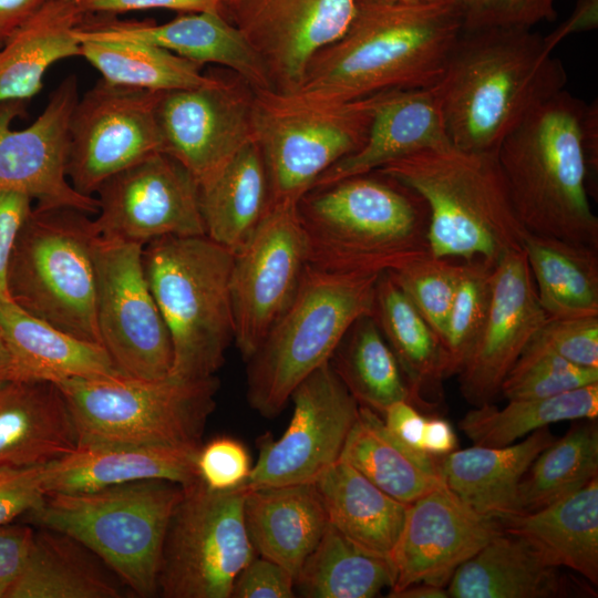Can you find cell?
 <instances>
[{"mask_svg": "<svg viewBox=\"0 0 598 598\" xmlns=\"http://www.w3.org/2000/svg\"><path fill=\"white\" fill-rule=\"evenodd\" d=\"M34 529L28 525L0 526V598L7 595L20 575L32 543Z\"/></svg>", "mask_w": 598, "mask_h": 598, "instance_id": "53", "label": "cell"}, {"mask_svg": "<svg viewBox=\"0 0 598 598\" xmlns=\"http://www.w3.org/2000/svg\"><path fill=\"white\" fill-rule=\"evenodd\" d=\"M530 542L551 565L598 584V477L535 512L498 520Z\"/></svg>", "mask_w": 598, "mask_h": 598, "instance_id": "31", "label": "cell"}, {"mask_svg": "<svg viewBox=\"0 0 598 598\" xmlns=\"http://www.w3.org/2000/svg\"><path fill=\"white\" fill-rule=\"evenodd\" d=\"M463 269L464 262L430 254L388 272L441 342Z\"/></svg>", "mask_w": 598, "mask_h": 598, "instance_id": "46", "label": "cell"}, {"mask_svg": "<svg viewBox=\"0 0 598 598\" xmlns=\"http://www.w3.org/2000/svg\"><path fill=\"white\" fill-rule=\"evenodd\" d=\"M598 382V368L577 365L530 340L505 377L507 400L543 399Z\"/></svg>", "mask_w": 598, "mask_h": 598, "instance_id": "45", "label": "cell"}, {"mask_svg": "<svg viewBox=\"0 0 598 598\" xmlns=\"http://www.w3.org/2000/svg\"><path fill=\"white\" fill-rule=\"evenodd\" d=\"M375 96L329 102L252 91L255 141L268 172L270 204H297L326 171L363 145Z\"/></svg>", "mask_w": 598, "mask_h": 598, "instance_id": "11", "label": "cell"}, {"mask_svg": "<svg viewBox=\"0 0 598 598\" xmlns=\"http://www.w3.org/2000/svg\"><path fill=\"white\" fill-rule=\"evenodd\" d=\"M84 13H122L146 9H172L184 12L219 10L217 0H75Z\"/></svg>", "mask_w": 598, "mask_h": 598, "instance_id": "54", "label": "cell"}, {"mask_svg": "<svg viewBox=\"0 0 598 598\" xmlns=\"http://www.w3.org/2000/svg\"><path fill=\"white\" fill-rule=\"evenodd\" d=\"M372 316L398 361L413 405H434L446 379L442 342L388 272L377 281Z\"/></svg>", "mask_w": 598, "mask_h": 598, "instance_id": "34", "label": "cell"}, {"mask_svg": "<svg viewBox=\"0 0 598 598\" xmlns=\"http://www.w3.org/2000/svg\"><path fill=\"white\" fill-rule=\"evenodd\" d=\"M358 0H233L221 8L261 58L272 90L296 92L312 58L349 27Z\"/></svg>", "mask_w": 598, "mask_h": 598, "instance_id": "20", "label": "cell"}, {"mask_svg": "<svg viewBox=\"0 0 598 598\" xmlns=\"http://www.w3.org/2000/svg\"><path fill=\"white\" fill-rule=\"evenodd\" d=\"M598 25V0H577L575 9L555 31L544 40L550 50L565 38L596 29Z\"/></svg>", "mask_w": 598, "mask_h": 598, "instance_id": "56", "label": "cell"}, {"mask_svg": "<svg viewBox=\"0 0 598 598\" xmlns=\"http://www.w3.org/2000/svg\"><path fill=\"white\" fill-rule=\"evenodd\" d=\"M571 585L526 538L503 530L453 574V598H555L571 594Z\"/></svg>", "mask_w": 598, "mask_h": 598, "instance_id": "30", "label": "cell"}, {"mask_svg": "<svg viewBox=\"0 0 598 598\" xmlns=\"http://www.w3.org/2000/svg\"><path fill=\"white\" fill-rule=\"evenodd\" d=\"M162 93L102 79L79 97L69 123L65 165L79 193L93 196L112 175L163 152L156 121Z\"/></svg>", "mask_w": 598, "mask_h": 598, "instance_id": "14", "label": "cell"}, {"mask_svg": "<svg viewBox=\"0 0 598 598\" xmlns=\"http://www.w3.org/2000/svg\"><path fill=\"white\" fill-rule=\"evenodd\" d=\"M297 204L271 203L250 238L234 254V342L245 362L293 299L309 264Z\"/></svg>", "mask_w": 598, "mask_h": 598, "instance_id": "15", "label": "cell"}, {"mask_svg": "<svg viewBox=\"0 0 598 598\" xmlns=\"http://www.w3.org/2000/svg\"><path fill=\"white\" fill-rule=\"evenodd\" d=\"M95 556L72 537L38 527L7 598H120L118 586Z\"/></svg>", "mask_w": 598, "mask_h": 598, "instance_id": "37", "label": "cell"}, {"mask_svg": "<svg viewBox=\"0 0 598 598\" xmlns=\"http://www.w3.org/2000/svg\"><path fill=\"white\" fill-rule=\"evenodd\" d=\"M290 400L288 427L279 439L260 436L259 454L244 486L315 483L340 460L360 405L330 361L306 377Z\"/></svg>", "mask_w": 598, "mask_h": 598, "instance_id": "16", "label": "cell"}, {"mask_svg": "<svg viewBox=\"0 0 598 598\" xmlns=\"http://www.w3.org/2000/svg\"><path fill=\"white\" fill-rule=\"evenodd\" d=\"M546 319L524 251L506 254L493 268L487 317L457 374L468 403H493L505 377Z\"/></svg>", "mask_w": 598, "mask_h": 598, "instance_id": "22", "label": "cell"}, {"mask_svg": "<svg viewBox=\"0 0 598 598\" xmlns=\"http://www.w3.org/2000/svg\"><path fill=\"white\" fill-rule=\"evenodd\" d=\"M523 251L547 318L598 316V248L527 231Z\"/></svg>", "mask_w": 598, "mask_h": 598, "instance_id": "38", "label": "cell"}, {"mask_svg": "<svg viewBox=\"0 0 598 598\" xmlns=\"http://www.w3.org/2000/svg\"><path fill=\"white\" fill-rule=\"evenodd\" d=\"M598 415V382L543 399L508 400L475 406L458 422L480 446H506L534 431L560 421L594 420Z\"/></svg>", "mask_w": 598, "mask_h": 598, "instance_id": "41", "label": "cell"}, {"mask_svg": "<svg viewBox=\"0 0 598 598\" xmlns=\"http://www.w3.org/2000/svg\"><path fill=\"white\" fill-rule=\"evenodd\" d=\"M380 275L306 267L293 299L246 361V398L252 410L276 417L296 386L330 361L352 323L373 315Z\"/></svg>", "mask_w": 598, "mask_h": 598, "instance_id": "6", "label": "cell"}, {"mask_svg": "<svg viewBox=\"0 0 598 598\" xmlns=\"http://www.w3.org/2000/svg\"><path fill=\"white\" fill-rule=\"evenodd\" d=\"M164 538L157 595L230 598L237 576L256 556L244 518L247 488L183 486Z\"/></svg>", "mask_w": 598, "mask_h": 598, "instance_id": "12", "label": "cell"}, {"mask_svg": "<svg viewBox=\"0 0 598 598\" xmlns=\"http://www.w3.org/2000/svg\"><path fill=\"white\" fill-rule=\"evenodd\" d=\"M200 445H78L43 465L48 493H80L143 480H166L182 486L198 481Z\"/></svg>", "mask_w": 598, "mask_h": 598, "instance_id": "25", "label": "cell"}, {"mask_svg": "<svg viewBox=\"0 0 598 598\" xmlns=\"http://www.w3.org/2000/svg\"><path fill=\"white\" fill-rule=\"evenodd\" d=\"M557 0H454L463 30L488 28L532 29L556 18Z\"/></svg>", "mask_w": 598, "mask_h": 598, "instance_id": "47", "label": "cell"}, {"mask_svg": "<svg viewBox=\"0 0 598 598\" xmlns=\"http://www.w3.org/2000/svg\"><path fill=\"white\" fill-rule=\"evenodd\" d=\"M76 39L131 40L164 48L199 65L231 69L252 90H272L267 69L241 31L219 10L186 12L163 23H91L74 31Z\"/></svg>", "mask_w": 598, "mask_h": 598, "instance_id": "23", "label": "cell"}, {"mask_svg": "<svg viewBox=\"0 0 598 598\" xmlns=\"http://www.w3.org/2000/svg\"><path fill=\"white\" fill-rule=\"evenodd\" d=\"M295 577L281 565L254 557L237 576L230 598H293Z\"/></svg>", "mask_w": 598, "mask_h": 598, "instance_id": "51", "label": "cell"}, {"mask_svg": "<svg viewBox=\"0 0 598 598\" xmlns=\"http://www.w3.org/2000/svg\"><path fill=\"white\" fill-rule=\"evenodd\" d=\"M447 590L443 587H437L430 584H414L399 592L392 595L390 598H447Z\"/></svg>", "mask_w": 598, "mask_h": 598, "instance_id": "59", "label": "cell"}, {"mask_svg": "<svg viewBox=\"0 0 598 598\" xmlns=\"http://www.w3.org/2000/svg\"><path fill=\"white\" fill-rule=\"evenodd\" d=\"M297 212L320 270L382 274L431 254L425 200L379 172L313 188Z\"/></svg>", "mask_w": 598, "mask_h": 598, "instance_id": "3", "label": "cell"}, {"mask_svg": "<svg viewBox=\"0 0 598 598\" xmlns=\"http://www.w3.org/2000/svg\"><path fill=\"white\" fill-rule=\"evenodd\" d=\"M315 485L331 526L360 549L391 560L408 504L381 491L342 460Z\"/></svg>", "mask_w": 598, "mask_h": 598, "instance_id": "33", "label": "cell"}, {"mask_svg": "<svg viewBox=\"0 0 598 598\" xmlns=\"http://www.w3.org/2000/svg\"><path fill=\"white\" fill-rule=\"evenodd\" d=\"M183 486L143 480L80 493H48L29 512L38 527L63 533L92 551L138 597L157 595L165 534Z\"/></svg>", "mask_w": 598, "mask_h": 598, "instance_id": "8", "label": "cell"}, {"mask_svg": "<svg viewBox=\"0 0 598 598\" xmlns=\"http://www.w3.org/2000/svg\"><path fill=\"white\" fill-rule=\"evenodd\" d=\"M206 236L236 252L250 238L270 206V186L261 150L254 140L207 185L199 187Z\"/></svg>", "mask_w": 598, "mask_h": 598, "instance_id": "35", "label": "cell"}, {"mask_svg": "<svg viewBox=\"0 0 598 598\" xmlns=\"http://www.w3.org/2000/svg\"><path fill=\"white\" fill-rule=\"evenodd\" d=\"M555 439L549 426H544L519 443L453 451L441 456L439 474L464 503L501 520L518 514V485L537 455Z\"/></svg>", "mask_w": 598, "mask_h": 598, "instance_id": "29", "label": "cell"}, {"mask_svg": "<svg viewBox=\"0 0 598 598\" xmlns=\"http://www.w3.org/2000/svg\"><path fill=\"white\" fill-rule=\"evenodd\" d=\"M246 488L244 518L256 554L295 577L329 526L315 483Z\"/></svg>", "mask_w": 598, "mask_h": 598, "instance_id": "28", "label": "cell"}, {"mask_svg": "<svg viewBox=\"0 0 598 598\" xmlns=\"http://www.w3.org/2000/svg\"><path fill=\"white\" fill-rule=\"evenodd\" d=\"M163 152L184 165L199 187L255 140L252 90L216 76L204 85L163 92L156 107Z\"/></svg>", "mask_w": 598, "mask_h": 598, "instance_id": "18", "label": "cell"}, {"mask_svg": "<svg viewBox=\"0 0 598 598\" xmlns=\"http://www.w3.org/2000/svg\"><path fill=\"white\" fill-rule=\"evenodd\" d=\"M434 86L377 94L363 145L326 171L313 188L368 174L404 156L451 146Z\"/></svg>", "mask_w": 598, "mask_h": 598, "instance_id": "24", "label": "cell"}, {"mask_svg": "<svg viewBox=\"0 0 598 598\" xmlns=\"http://www.w3.org/2000/svg\"><path fill=\"white\" fill-rule=\"evenodd\" d=\"M416 192L425 200L433 256L481 259L495 266L523 250L520 224L496 154L454 146L421 151L374 171Z\"/></svg>", "mask_w": 598, "mask_h": 598, "instance_id": "5", "label": "cell"}, {"mask_svg": "<svg viewBox=\"0 0 598 598\" xmlns=\"http://www.w3.org/2000/svg\"><path fill=\"white\" fill-rule=\"evenodd\" d=\"M441 0H358V3H375V4H422L437 2Z\"/></svg>", "mask_w": 598, "mask_h": 598, "instance_id": "61", "label": "cell"}, {"mask_svg": "<svg viewBox=\"0 0 598 598\" xmlns=\"http://www.w3.org/2000/svg\"><path fill=\"white\" fill-rule=\"evenodd\" d=\"M78 445H202L220 386L216 375L69 379L56 384Z\"/></svg>", "mask_w": 598, "mask_h": 598, "instance_id": "10", "label": "cell"}, {"mask_svg": "<svg viewBox=\"0 0 598 598\" xmlns=\"http://www.w3.org/2000/svg\"><path fill=\"white\" fill-rule=\"evenodd\" d=\"M463 262V275L442 339L446 378L458 374L463 368L482 332L491 301L494 266L481 259Z\"/></svg>", "mask_w": 598, "mask_h": 598, "instance_id": "44", "label": "cell"}, {"mask_svg": "<svg viewBox=\"0 0 598 598\" xmlns=\"http://www.w3.org/2000/svg\"><path fill=\"white\" fill-rule=\"evenodd\" d=\"M456 446L455 432L446 420L437 416L425 419L422 447L426 454L441 457L455 451Z\"/></svg>", "mask_w": 598, "mask_h": 598, "instance_id": "58", "label": "cell"}, {"mask_svg": "<svg viewBox=\"0 0 598 598\" xmlns=\"http://www.w3.org/2000/svg\"><path fill=\"white\" fill-rule=\"evenodd\" d=\"M95 194L93 220L102 238L145 246L165 236H206L199 185L165 152L112 175Z\"/></svg>", "mask_w": 598, "mask_h": 598, "instance_id": "17", "label": "cell"}, {"mask_svg": "<svg viewBox=\"0 0 598 598\" xmlns=\"http://www.w3.org/2000/svg\"><path fill=\"white\" fill-rule=\"evenodd\" d=\"M390 434L405 447L424 453L422 447L423 427L426 416L408 401H398L381 414Z\"/></svg>", "mask_w": 598, "mask_h": 598, "instance_id": "55", "label": "cell"}, {"mask_svg": "<svg viewBox=\"0 0 598 598\" xmlns=\"http://www.w3.org/2000/svg\"><path fill=\"white\" fill-rule=\"evenodd\" d=\"M340 460L404 504L416 501L443 483L437 457L402 445L386 430L380 414L361 405Z\"/></svg>", "mask_w": 598, "mask_h": 598, "instance_id": "36", "label": "cell"}, {"mask_svg": "<svg viewBox=\"0 0 598 598\" xmlns=\"http://www.w3.org/2000/svg\"><path fill=\"white\" fill-rule=\"evenodd\" d=\"M598 477L597 419L573 424L534 460L517 493L518 514L535 512Z\"/></svg>", "mask_w": 598, "mask_h": 598, "instance_id": "43", "label": "cell"}, {"mask_svg": "<svg viewBox=\"0 0 598 598\" xmlns=\"http://www.w3.org/2000/svg\"><path fill=\"white\" fill-rule=\"evenodd\" d=\"M462 32L454 0L358 3L347 30L312 58L293 93L349 102L392 90L433 86Z\"/></svg>", "mask_w": 598, "mask_h": 598, "instance_id": "2", "label": "cell"}, {"mask_svg": "<svg viewBox=\"0 0 598 598\" xmlns=\"http://www.w3.org/2000/svg\"><path fill=\"white\" fill-rule=\"evenodd\" d=\"M533 340L577 365L598 368V316L547 318Z\"/></svg>", "mask_w": 598, "mask_h": 598, "instance_id": "48", "label": "cell"}, {"mask_svg": "<svg viewBox=\"0 0 598 598\" xmlns=\"http://www.w3.org/2000/svg\"><path fill=\"white\" fill-rule=\"evenodd\" d=\"M394 581L390 559L360 549L329 524L295 576V592L303 598H373Z\"/></svg>", "mask_w": 598, "mask_h": 598, "instance_id": "39", "label": "cell"}, {"mask_svg": "<svg viewBox=\"0 0 598 598\" xmlns=\"http://www.w3.org/2000/svg\"><path fill=\"white\" fill-rule=\"evenodd\" d=\"M81 56L103 80L130 87L166 92L209 83L202 65L164 48L131 40H80Z\"/></svg>", "mask_w": 598, "mask_h": 598, "instance_id": "42", "label": "cell"}, {"mask_svg": "<svg viewBox=\"0 0 598 598\" xmlns=\"http://www.w3.org/2000/svg\"><path fill=\"white\" fill-rule=\"evenodd\" d=\"M97 238L89 214L70 206L37 205L10 258L11 301L74 337L101 344L95 316Z\"/></svg>", "mask_w": 598, "mask_h": 598, "instance_id": "9", "label": "cell"}, {"mask_svg": "<svg viewBox=\"0 0 598 598\" xmlns=\"http://www.w3.org/2000/svg\"><path fill=\"white\" fill-rule=\"evenodd\" d=\"M142 245L99 236L94 248L95 316L101 346L126 377L169 375L168 329L148 287Z\"/></svg>", "mask_w": 598, "mask_h": 598, "instance_id": "13", "label": "cell"}, {"mask_svg": "<svg viewBox=\"0 0 598 598\" xmlns=\"http://www.w3.org/2000/svg\"><path fill=\"white\" fill-rule=\"evenodd\" d=\"M144 274L169 332V375H215L234 342V252L207 236H165L143 247Z\"/></svg>", "mask_w": 598, "mask_h": 598, "instance_id": "7", "label": "cell"}, {"mask_svg": "<svg viewBox=\"0 0 598 598\" xmlns=\"http://www.w3.org/2000/svg\"><path fill=\"white\" fill-rule=\"evenodd\" d=\"M44 496L43 465L0 466V526L37 508Z\"/></svg>", "mask_w": 598, "mask_h": 598, "instance_id": "50", "label": "cell"}, {"mask_svg": "<svg viewBox=\"0 0 598 598\" xmlns=\"http://www.w3.org/2000/svg\"><path fill=\"white\" fill-rule=\"evenodd\" d=\"M196 470L198 478L213 491H229L243 486L251 471L245 445L229 436H218L200 445Z\"/></svg>", "mask_w": 598, "mask_h": 598, "instance_id": "49", "label": "cell"}, {"mask_svg": "<svg viewBox=\"0 0 598 598\" xmlns=\"http://www.w3.org/2000/svg\"><path fill=\"white\" fill-rule=\"evenodd\" d=\"M220 4V7L223 8L224 6H226L227 3H229L230 1L233 0H217Z\"/></svg>", "mask_w": 598, "mask_h": 598, "instance_id": "62", "label": "cell"}, {"mask_svg": "<svg viewBox=\"0 0 598 598\" xmlns=\"http://www.w3.org/2000/svg\"><path fill=\"white\" fill-rule=\"evenodd\" d=\"M79 100L76 75L65 78L28 127L11 130L23 101L0 103V193H19L40 206H70L97 214V200L79 193L65 173L69 123Z\"/></svg>", "mask_w": 598, "mask_h": 598, "instance_id": "19", "label": "cell"}, {"mask_svg": "<svg viewBox=\"0 0 598 598\" xmlns=\"http://www.w3.org/2000/svg\"><path fill=\"white\" fill-rule=\"evenodd\" d=\"M567 73L532 29L465 31L434 89L455 148L492 153L532 111L565 90Z\"/></svg>", "mask_w": 598, "mask_h": 598, "instance_id": "1", "label": "cell"}, {"mask_svg": "<svg viewBox=\"0 0 598 598\" xmlns=\"http://www.w3.org/2000/svg\"><path fill=\"white\" fill-rule=\"evenodd\" d=\"M32 199L19 193H0V301H11L8 268L18 234L30 214Z\"/></svg>", "mask_w": 598, "mask_h": 598, "instance_id": "52", "label": "cell"}, {"mask_svg": "<svg viewBox=\"0 0 598 598\" xmlns=\"http://www.w3.org/2000/svg\"><path fill=\"white\" fill-rule=\"evenodd\" d=\"M585 106L561 90L507 134L496 159L526 231L598 248L582 146Z\"/></svg>", "mask_w": 598, "mask_h": 598, "instance_id": "4", "label": "cell"}, {"mask_svg": "<svg viewBox=\"0 0 598 598\" xmlns=\"http://www.w3.org/2000/svg\"><path fill=\"white\" fill-rule=\"evenodd\" d=\"M10 379V357L0 332V383Z\"/></svg>", "mask_w": 598, "mask_h": 598, "instance_id": "60", "label": "cell"}, {"mask_svg": "<svg viewBox=\"0 0 598 598\" xmlns=\"http://www.w3.org/2000/svg\"><path fill=\"white\" fill-rule=\"evenodd\" d=\"M330 363L359 405L382 414L398 401L413 404L398 361L372 315L362 316L348 329Z\"/></svg>", "mask_w": 598, "mask_h": 598, "instance_id": "40", "label": "cell"}, {"mask_svg": "<svg viewBox=\"0 0 598 598\" xmlns=\"http://www.w3.org/2000/svg\"><path fill=\"white\" fill-rule=\"evenodd\" d=\"M53 0H0V44Z\"/></svg>", "mask_w": 598, "mask_h": 598, "instance_id": "57", "label": "cell"}, {"mask_svg": "<svg viewBox=\"0 0 598 598\" xmlns=\"http://www.w3.org/2000/svg\"><path fill=\"white\" fill-rule=\"evenodd\" d=\"M78 435L54 383H0V466L45 465L72 452Z\"/></svg>", "mask_w": 598, "mask_h": 598, "instance_id": "27", "label": "cell"}, {"mask_svg": "<svg viewBox=\"0 0 598 598\" xmlns=\"http://www.w3.org/2000/svg\"><path fill=\"white\" fill-rule=\"evenodd\" d=\"M75 0H53L19 27L0 50V103L38 94L56 61L81 56L74 31L84 22Z\"/></svg>", "mask_w": 598, "mask_h": 598, "instance_id": "32", "label": "cell"}, {"mask_svg": "<svg viewBox=\"0 0 598 598\" xmlns=\"http://www.w3.org/2000/svg\"><path fill=\"white\" fill-rule=\"evenodd\" d=\"M0 332L10 357V379L58 384L69 379L122 374L106 350L0 301Z\"/></svg>", "mask_w": 598, "mask_h": 598, "instance_id": "26", "label": "cell"}, {"mask_svg": "<svg viewBox=\"0 0 598 598\" xmlns=\"http://www.w3.org/2000/svg\"><path fill=\"white\" fill-rule=\"evenodd\" d=\"M502 532L497 519L477 513L442 483L408 504L388 597L414 584L446 587L455 570Z\"/></svg>", "mask_w": 598, "mask_h": 598, "instance_id": "21", "label": "cell"}]
</instances>
